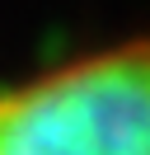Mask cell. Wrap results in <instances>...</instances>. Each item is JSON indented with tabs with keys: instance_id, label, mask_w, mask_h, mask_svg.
Instances as JSON below:
<instances>
[{
	"instance_id": "1",
	"label": "cell",
	"mask_w": 150,
	"mask_h": 155,
	"mask_svg": "<svg viewBox=\"0 0 150 155\" xmlns=\"http://www.w3.org/2000/svg\"><path fill=\"white\" fill-rule=\"evenodd\" d=\"M0 155H150V28L0 85Z\"/></svg>"
}]
</instances>
